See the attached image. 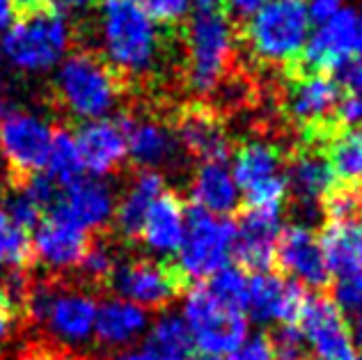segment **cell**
Segmentation results:
<instances>
[{
    "label": "cell",
    "instance_id": "1",
    "mask_svg": "<svg viewBox=\"0 0 362 360\" xmlns=\"http://www.w3.org/2000/svg\"><path fill=\"white\" fill-rule=\"evenodd\" d=\"M101 58L124 81L147 79L165 55V37L133 0H99Z\"/></svg>",
    "mask_w": 362,
    "mask_h": 360
},
{
    "label": "cell",
    "instance_id": "2",
    "mask_svg": "<svg viewBox=\"0 0 362 360\" xmlns=\"http://www.w3.org/2000/svg\"><path fill=\"white\" fill-rule=\"evenodd\" d=\"M184 40V79L190 92L209 97L230 79L239 35L232 16L218 7H199L181 28Z\"/></svg>",
    "mask_w": 362,
    "mask_h": 360
},
{
    "label": "cell",
    "instance_id": "3",
    "mask_svg": "<svg viewBox=\"0 0 362 360\" xmlns=\"http://www.w3.org/2000/svg\"><path fill=\"white\" fill-rule=\"evenodd\" d=\"M127 81L97 51L66 55L53 83L55 106L81 120H101L119 103Z\"/></svg>",
    "mask_w": 362,
    "mask_h": 360
},
{
    "label": "cell",
    "instance_id": "4",
    "mask_svg": "<svg viewBox=\"0 0 362 360\" xmlns=\"http://www.w3.org/2000/svg\"><path fill=\"white\" fill-rule=\"evenodd\" d=\"M310 23L305 0H266L247 16L241 40L257 62L289 69L300 62L310 40Z\"/></svg>",
    "mask_w": 362,
    "mask_h": 360
},
{
    "label": "cell",
    "instance_id": "5",
    "mask_svg": "<svg viewBox=\"0 0 362 360\" xmlns=\"http://www.w3.org/2000/svg\"><path fill=\"white\" fill-rule=\"evenodd\" d=\"M341 99V88L335 76L326 71L305 69L300 64L289 67L287 85L282 92V108L296 122L305 136V145H326L339 129L335 112Z\"/></svg>",
    "mask_w": 362,
    "mask_h": 360
},
{
    "label": "cell",
    "instance_id": "6",
    "mask_svg": "<svg viewBox=\"0 0 362 360\" xmlns=\"http://www.w3.org/2000/svg\"><path fill=\"white\" fill-rule=\"evenodd\" d=\"M71 44V28L64 16L51 9L16 18L9 28L3 49L7 58L23 71H46L62 60Z\"/></svg>",
    "mask_w": 362,
    "mask_h": 360
},
{
    "label": "cell",
    "instance_id": "7",
    "mask_svg": "<svg viewBox=\"0 0 362 360\" xmlns=\"http://www.w3.org/2000/svg\"><path fill=\"white\" fill-rule=\"evenodd\" d=\"M236 223L227 216H214L193 209L186 221V234L181 241L177 269L184 278H211L214 273L230 267L234 255Z\"/></svg>",
    "mask_w": 362,
    "mask_h": 360
},
{
    "label": "cell",
    "instance_id": "8",
    "mask_svg": "<svg viewBox=\"0 0 362 360\" xmlns=\"http://www.w3.org/2000/svg\"><path fill=\"white\" fill-rule=\"evenodd\" d=\"M232 175L247 209H282L289 191L278 145L266 140L241 145L234 156Z\"/></svg>",
    "mask_w": 362,
    "mask_h": 360
},
{
    "label": "cell",
    "instance_id": "9",
    "mask_svg": "<svg viewBox=\"0 0 362 360\" xmlns=\"http://www.w3.org/2000/svg\"><path fill=\"white\" fill-rule=\"evenodd\" d=\"M184 321L199 352L227 356L247 337V317L218 303L204 285L190 289L184 298Z\"/></svg>",
    "mask_w": 362,
    "mask_h": 360
},
{
    "label": "cell",
    "instance_id": "10",
    "mask_svg": "<svg viewBox=\"0 0 362 360\" xmlns=\"http://www.w3.org/2000/svg\"><path fill=\"white\" fill-rule=\"evenodd\" d=\"M53 131L30 112H9L0 120V158L5 161L12 188L25 186L46 168Z\"/></svg>",
    "mask_w": 362,
    "mask_h": 360
},
{
    "label": "cell",
    "instance_id": "11",
    "mask_svg": "<svg viewBox=\"0 0 362 360\" xmlns=\"http://www.w3.org/2000/svg\"><path fill=\"white\" fill-rule=\"evenodd\" d=\"M184 285L186 278L173 264L142 257L117 264L108 280V289L115 291L117 298L136 303L142 310L170 306L184 291Z\"/></svg>",
    "mask_w": 362,
    "mask_h": 360
},
{
    "label": "cell",
    "instance_id": "12",
    "mask_svg": "<svg viewBox=\"0 0 362 360\" xmlns=\"http://www.w3.org/2000/svg\"><path fill=\"white\" fill-rule=\"evenodd\" d=\"M308 352L314 360H356V339L346 317L326 296H308L298 317Z\"/></svg>",
    "mask_w": 362,
    "mask_h": 360
},
{
    "label": "cell",
    "instance_id": "13",
    "mask_svg": "<svg viewBox=\"0 0 362 360\" xmlns=\"http://www.w3.org/2000/svg\"><path fill=\"white\" fill-rule=\"evenodd\" d=\"M284 179L303 216L298 223L312 227V221L321 214L323 197L337 184L326 151L319 145H305L289 158V163H284Z\"/></svg>",
    "mask_w": 362,
    "mask_h": 360
},
{
    "label": "cell",
    "instance_id": "14",
    "mask_svg": "<svg viewBox=\"0 0 362 360\" xmlns=\"http://www.w3.org/2000/svg\"><path fill=\"white\" fill-rule=\"evenodd\" d=\"M308 301L303 285L287 280L278 273L264 271L255 273L247 280V301L245 312L255 321L266 326H289L296 324L300 310Z\"/></svg>",
    "mask_w": 362,
    "mask_h": 360
},
{
    "label": "cell",
    "instance_id": "15",
    "mask_svg": "<svg viewBox=\"0 0 362 360\" xmlns=\"http://www.w3.org/2000/svg\"><path fill=\"white\" fill-rule=\"evenodd\" d=\"M275 262L280 264V269L287 273L289 280L312 289L326 287L332 276L319 236L314 234L312 227L300 223L282 227Z\"/></svg>",
    "mask_w": 362,
    "mask_h": 360
},
{
    "label": "cell",
    "instance_id": "16",
    "mask_svg": "<svg viewBox=\"0 0 362 360\" xmlns=\"http://www.w3.org/2000/svg\"><path fill=\"white\" fill-rule=\"evenodd\" d=\"M360 53V28L354 9H339L323 23H319L305 51L300 55V67L314 71H335L351 55Z\"/></svg>",
    "mask_w": 362,
    "mask_h": 360
},
{
    "label": "cell",
    "instance_id": "17",
    "mask_svg": "<svg viewBox=\"0 0 362 360\" xmlns=\"http://www.w3.org/2000/svg\"><path fill=\"white\" fill-rule=\"evenodd\" d=\"M90 241L92 232L74 223L60 209H51L33 232L35 260L53 269H76Z\"/></svg>",
    "mask_w": 362,
    "mask_h": 360
},
{
    "label": "cell",
    "instance_id": "18",
    "mask_svg": "<svg viewBox=\"0 0 362 360\" xmlns=\"http://www.w3.org/2000/svg\"><path fill=\"white\" fill-rule=\"evenodd\" d=\"M282 209H247L236 225L234 255L243 271L264 273L275 264Z\"/></svg>",
    "mask_w": 362,
    "mask_h": 360
},
{
    "label": "cell",
    "instance_id": "19",
    "mask_svg": "<svg viewBox=\"0 0 362 360\" xmlns=\"http://www.w3.org/2000/svg\"><path fill=\"white\" fill-rule=\"evenodd\" d=\"M173 131L181 149L199 161H225L230 154V134L211 106L190 103L181 108Z\"/></svg>",
    "mask_w": 362,
    "mask_h": 360
},
{
    "label": "cell",
    "instance_id": "20",
    "mask_svg": "<svg viewBox=\"0 0 362 360\" xmlns=\"http://www.w3.org/2000/svg\"><path fill=\"white\" fill-rule=\"evenodd\" d=\"M127 134V154L142 170H156L160 166H177L181 145L175 131L154 117L122 115L117 117Z\"/></svg>",
    "mask_w": 362,
    "mask_h": 360
},
{
    "label": "cell",
    "instance_id": "21",
    "mask_svg": "<svg viewBox=\"0 0 362 360\" xmlns=\"http://www.w3.org/2000/svg\"><path fill=\"white\" fill-rule=\"evenodd\" d=\"M83 170L92 175H110L127 158V134L119 120H90L74 134Z\"/></svg>",
    "mask_w": 362,
    "mask_h": 360
},
{
    "label": "cell",
    "instance_id": "22",
    "mask_svg": "<svg viewBox=\"0 0 362 360\" xmlns=\"http://www.w3.org/2000/svg\"><path fill=\"white\" fill-rule=\"evenodd\" d=\"M53 209H60L88 232H99L115 214V195H112V188L99 179L81 177L69 186H62L60 200L55 202Z\"/></svg>",
    "mask_w": 362,
    "mask_h": 360
},
{
    "label": "cell",
    "instance_id": "23",
    "mask_svg": "<svg viewBox=\"0 0 362 360\" xmlns=\"http://www.w3.org/2000/svg\"><path fill=\"white\" fill-rule=\"evenodd\" d=\"M186 221L188 214L184 200L165 188L154 200V204L149 207L138 239L145 243V248H149L158 257L177 255L186 234Z\"/></svg>",
    "mask_w": 362,
    "mask_h": 360
},
{
    "label": "cell",
    "instance_id": "24",
    "mask_svg": "<svg viewBox=\"0 0 362 360\" xmlns=\"http://www.w3.org/2000/svg\"><path fill=\"white\" fill-rule=\"evenodd\" d=\"M190 200L195 202V209L214 216H230L236 211L241 193L232 168L225 161H202L190 177Z\"/></svg>",
    "mask_w": 362,
    "mask_h": 360
},
{
    "label": "cell",
    "instance_id": "25",
    "mask_svg": "<svg viewBox=\"0 0 362 360\" xmlns=\"http://www.w3.org/2000/svg\"><path fill=\"white\" fill-rule=\"evenodd\" d=\"M165 191V179L158 170H140L124 191L122 200L115 204V227L122 239H138L140 227L154 200Z\"/></svg>",
    "mask_w": 362,
    "mask_h": 360
},
{
    "label": "cell",
    "instance_id": "26",
    "mask_svg": "<svg viewBox=\"0 0 362 360\" xmlns=\"http://www.w3.org/2000/svg\"><path fill=\"white\" fill-rule=\"evenodd\" d=\"M319 241L330 273L339 278L362 273V216L328 221Z\"/></svg>",
    "mask_w": 362,
    "mask_h": 360
},
{
    "label": "cell",
    "instance_id": "27",
    "mask_svg": "<svg viewBox=\"0 0 362 360\" xmlns=\"http://www.w3.org/2000/svg\"><path fill=\"white\" fill-rule=\"evenodd\" d=\"M147 330V310L124 298H110L97 308L94 335L106 347H127Z\"/></svg>",
    "mask_w": 362,
    "mask_h": 360
},
{
    "label": "cell",
    "instance_id": "28",
    "mask_svg": "<svg viewBox=\"0 0 362 360\" xmlns=\"http://www.w3.org/2000/svg\"><path fill=\"white\" fill-rule=\"evenodd\" d=\"M195 354V342L190 337L184 317L163 315L147 330L142 339V360H188Z\"/></svg>",
    "mask_w": 362,
    "mask_h": 360
},
{
    "label": "cell",
    "instance_id": "29",
    "mask_svg": "<svg viewBox=\"0 0 362 360\" xmlns=\"http://www.w3.org/2000/svg\"><path fill=\"white\" fill-rule=\"evenodd\" d=\"M326 145V156L339 182L362 186V129H337Z\"/></svg>",
    "mask_w": 362,
    "mask_h": 360
},
{
    "label": "cell",
    "instance_id": "30",
    "mask_svg": "<svg viewBox=\"0 0 362 360\" xmlns=\"http://www.w3.org/2000/svg\"><path fill=\"white\" fill-rule=\"evenodd\" d=\"M3 264H9L12 271H33L37 260L33 250V232L0 211V269Z\"/></svg>",
    "mask_w": 362,
    "mask_h": 360
},
{
    "label": "cell",
    "instance_id": "31",
    "mask_svg": "<svg viewBox=\"0 0 362 360\" xmlns=\"http://www.w3.org/2000/svg\"><path fill=\"white\" fill-rule=\"evenodd\" d=\"M46 168H49V177L60 186H69L76 179H81L83 163H81V154H78V147H76L74 134L69 129H64V127L53 129V140H51V151H49V161H46Z\"/></svg>",
    "mask_w": 362,
    "mask_h": 360
},
{
    "label": "cell",
    "instance_id": "32",
    "mask_svg": "<svg viewBox=\"0 0 362 360\" xmlns=\"http://www.w3.org/2000/svg\"><path fill=\"white\" fill-rule=\"evenodd\" d=\"M117 267L115 252H112V245L101 239V236H92V241L85 250L83 260L78 262L81 278L85 280V285L90 287H108V280L112 276V271Z\"/></svg>",
    "mask_w": 362,
    "mask_h": 360
},
{
    "label": "cell",
    "instance_id": "33",
    "mask_svg": "<svg viewBox=\"0 0 362 360\" xmlns=\"http://www.w3.org/2000/svg\"><path fill=\"white\" fill-rule=\"evenodd\" d=\"M247 278L241 267H225L218 273H214L206 282L209 294L223 306L232 310L245 312V301H247Z\"/></svg>",
    "mask_w": 362,
    "mask_h": 360
},
{
    "label": "cell",
    "instance_id": "34",
    "mask_svg": "<svg viewBox=\"0 0 362 360\" xmlns=\"http://www.w3.org/2000/svg\"><path fill=\"white\" fill-rule=\"evenodd\" d=\"M321 211L328 221H344V218L362 216V186L356 184H335L330 193L323 197Z\"/></svg>",
    "mask_w": 362,
    "mask_h": 360
},
{
    "label": "cell",
    "instance_id": "35",
    "mask_svg": "<svg viewBox=\"0 0 362 360\" xmlns=\"http://www.w3.org/2000/svg\"><path fill=\"white\" fill-rule=\"evenodd\" d=\"M332 303L339 308L344 317L362 315V273L341 276L332 287Z\"/></svg>",
    "mask_w": 362,
    "mask_h": 360
},
{
    "label": "cell",
    "instance_id": "36",
    "mask_svg": "<svg viewBox=\"0 0 362 360\" xmlns=\"http://www.w3.org/2000/svg\"><path fill=\"white\" fill-rule=\"evenodd\" d=\"M154 23L177 25L186 18L188 0H133Z\"/></svg>",
    "mask_w": 362,
    "mask_h": 360
},
{
    "label": "cell",
    "instance_id": "37",
    "mask_svg": "<svg viewBox=\"0 0 362 360\" xmlns=\"http://www.w3.org/2000/svg\"><path fill=\"white\" fill-rule=\"evenodd\" d=\"M275 360H305L308 358V344L296 324L280 326L278 333L271 337Z\"/></svg>",
    "mask_w": 362,
    "mask_h": 360
},
{
    "label": "cell",
    "instance_id": "38",
    "mask_svg": "<svg viewBox=\"0 0 362 360\" xmlns=\"http://www.w3.org/2000/svg\"><path fill=\"white\" fill-rule=\"evenodd\" d=\"M227 360H275L271 335H247L232 354H227Z\"/></svg>",
    "mask_w": 362,
    "mask_h": 360
},
{
    "label": "cell",
    "instance_id": "39",
    "mask_svg": "<svg viewBox=\"0 0 362 360\" xmlns=\"http://www.w3.org/2000/svg\"><path fill=\"white\" fill-rule=\"evenodd\" d=\"M335 81L339 88H346L351 94H362V53L351 55L335 69Z\"/></svg>",
    "mask_w": 362,
    "mask_h": 360
},
{
    "label": "cell",
    "instance_id": "40",
    "mask_svg": "<svg viewBox=\"0 0 362 360\" xmlns=\"http://www.w3.org/2000/svg\"><path fill=\"white\" fill-rule=\"evenodd\" d=\"M18 321H23L21 308H18V303L0 287V344L12 335V330L16 328Z\"/></svg>",
    "mask_w": 362,
    "mask_h": 360
},
{
    "label": "cell",
    "instance_id": "41",
    "mask_svg": "<svg viewBox=\"0 0 362 360\" xmlns=\"http://www.w3.org/2000/svg\"><path fill=\"white\" fill-rule=\"evenodd\" d=\"M339 129H362V94H351L339 99L335 112Z\"/></svg>",
    "mask_w": 362,
    "mask_h": 360
},
{
    "label": "cell",
    "instance_id": "42",
    "mask_svg": "<svg viewBox=\"0 0 362 360\" xmlns=\"http://www.w3.org/2000/svg\"><path fill=\"white\" fill-rule=\"evenodd\" d=\"M308 14L314 23H323L332 14H337L341 9V0H305Z\"/></svg>",
    "mask_w": 362,
    "mask_h": 360
},
{
    "label": "cell",
    "instance_id": "43",
    "mask_svg": "<svg viewBox=\"0 0 362 360\" xmlns=\"http://www.w3.org/2000/svg\"><path fill=\"white\" fill-rule=\"evenodd\" d=\"M99 0H46V9L58 14H69V12H83L92 5H97Z\"/></svg>",
    "mask_w": 362,
    "mask_h": 360
},
{
    "label": "cell",
    "instance_id": "44",
    "mask_svg": "<svg viewBox=\"0 0 362 360\" xmlns=\"http://www.w3.org/2000/svg\"><path fill=\"white\" fill-rule=\"evenodd\" d=\"M227 3V9L225 12L230 16H241V18H247L252 12H257L266 0H225Z\"/></svg>",
    "mask_w": 362,
    "mask_h": 360
},
{
    "label": "cell",
    "instance_id": "45",
    "mask_svg": "<svg viewBox=\"0 0 362 360\" xmlns=\"http://www.w3.org/2000/svg\"><path fill=\"white\" fill-rule=\"evenodd\" d=\"M9 7H12V16L23 18L46 9V0H9Z\"/></svg>",
    "mask_w": 362,
    "mask_h": 360
},
{
    "label": "cell",
    "instance_id": "46",
    "mask_svg": "<svg viewBox=\"0 0 362 360\" xmlns=\"http://www.w3.org/2000/svg\"><path fill=\"white\" fill-rule=\"evenodd\" d=\"M12 18V7H9V0H0V28H5Z\"/></svg>",
    "mask_w": 362,
    "mask_h": 360
},
{
    "label": "cell",
    "instance_id": "47",
    "mask_svg": "<svg viewBox=\"0 0 362 360\" xmlns=\"http://www.w3.org/2000/svg\"><path fill=\"white\" fill-rule=\"evenodd\" d=\"M351 333H354V339L362 347V315L356 317V324H354V328H351Z\"/></svg>",
    "mask_w": 362,
    "mask_h": 360
},
{
    "label": "cell",
    "instance_id": "48",
    "mask_svg": "<svg viewBox=\"0 0 362 360\" xmlns=\"http://www.w3.org/2000/svg\"><path fill=\"white\" fill-rule=\"evenodd\" d=\"M7 115H9V103H7L5 92L0 90V120H5Z\"/></svg>",
    "mask_w": 362,
    "mask_h": 360
},
{
    "label": "cell",
    "instance_id": "49",
    "mask_svg": "<svg viewBox=\"0 0 362 360\" xmlns=\"http://www.w3.org/2000/svg\"><path fill=\"white\" fill-rule=\"evenodd\" d=\"M188 360H223L221 356H214V354H206V352H197L193 354Z\"/></svg>",
    "mask_w": 362,
    "mask_h": 360
},
{
    "label": "cell",
    "instance_id": "50",
    "mask_svg": "<svg viewBox=\"0 0 362 360\" xmlns=\"http://www.w3.org/2000/svg\"><path fill=\"white\" fill-rule=\"evenodd\" d=\"M112 360H142V356L138 352H124V354H119L117 358H112Z\"/></svg>",
    "mask_w": 362,
    "mask_h": 360
},
{
    "label": "cell",
    "instance_id": "51",
    "mask_svg": "<svg viewBox=\"0 0 362 360\" xmlns=\"http://www.w3.org/2000/svg\"><path fill=\"white\" fill-rule=\"evenodd\" d=\"M195 3H197L199 7H216L218 0H195Z\"/></svg>",
    "mask_w": 362,
    "mask_h": 360
},
{
    "label": "cell",
    "instance_id": "52",
    "mask_svg": "<svg viewBox=\"0 0 362 360\" xmlns=\"http://www.w3.org/2000/svg\"><path fill=\"white\" fill-rule=\"evenodd\" d=\"M358 28H360V51H362V14H358Z\"/></svg>",
    "mask_w": 362,
    "mask_h": 360
},
{
    "label": "cell",
    "instance_id": "53",
    "mask_svg": "<svg viewBox=\"0 0 362 360\" xmlns=\"http://www.w3.org/2000/svg\"><path fill=\"white\" fill-rule=\"evenodd\" d=\"M356 360H362V356H358V358H356Z\"/></svg>",
    "mask_w": 362,
    "mask_h": 360
},
{
    "label": "cell",
    "instance_id": "54",
    "mask_svg": "<svg viewBox=\"0 0 362 360\" xmlns=\"http://www.w3.org/2000/svg\"><path fill=\"white\" fill-rule=\"evenodd\" d=\"M78 360H83V358H78Z\"/></svg>",
    "mask_w": 362,
    "mask_h": 360
}]
</instances>
